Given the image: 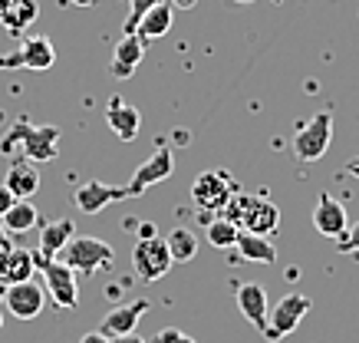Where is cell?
I'll return each mask as SVG.
<instances>
[{"instance_id": "obj_1", "label": "cell", "mask_w": 359, "mask_h": 343, "mask_svg": "<svg viewBox=\"0 0 359 343\" xmlns=\"http://www.w3.org/2000/svg\"><path fill=\"white\" fill-rule=\"evenodd\" d=\"M0 155L30 159L33 166L53 162L60 155V126H33L27 119H17L11 133L0 139Z\"/></svg>"}, {"instance_id": "obj_2", "label": "cell", "mask_w": 359, "mask_h": 343, "mask_svg": "<svg viewBox=\"0 0 359 343\" xmlns=\"http://www.w3.org/2000/svg\"><path fill=\"white\" fill-rule=\"evenodd\" d=\"M60 261L69 264L76 274H96L102 267H112L116 261V251H112V244L99 241L93 234H73L69 244H66L63 251H60Z\"/></svg>"}, {"instance_id": "obj_3", "label": "cell", "mask_w": 359, "mask_h": 343, "mask_svg": "<svg viewBox=\"0 0 359 343\" xmlns=\"http://www.w3.org/2000/svg\"><path fill=\"white\" fill-rule=\"evenodd\" d=\"M33 264L36 271H43V281H46V294L53 297L56 307L63 310H73L79 304V290H76V271L69 264H63L60 257H40L33 251Z\"/></svg>"}, {"instance_id": "obj_4", "label": "cell", "mask_w": 359, "mask_h": 343, "mask_svg": "<svg viewBox=\"0 0 359 343\" xmlns=\"http://www.w3.org/2000/svg\"><path fill=\"white\" fill-rule=\"evenodd\" d=\"M330 142H333V112L323 109L300 126V133L294 135V152L300 162H316L327 155Z\"/></svg>"}, {"instance_id": "obj_5", "label": "cell", "mask_w": 359, "mask_h": 343, "mask_svg": "<svg viewBox=\"0 0 359 343\" xmlns=\"http://www.w3.org/2000/svg\"><path fill=\"white\" fill-rule=\"evenodd\" d=\"M234 191H238V182L224 168H205L191 182V199H195L198 208H205V211H221L231 201Z\"/></svg>"}, {"instance_id": "obj_6", "label": "cell", "mask_w": 359, "mask_h": 343, "mask_svg": "<svg viewBox=\"0 0 359 343\" xmlns=\"http://www.w3.org/2000/svg\"><path fill=\"white\" fill-rule=\"evenodd\" d=\"M172 255H168V244L165 238H139V244L132 248V267L135 274L145 281V284H155L162 281L168 271H172Z\"/></svg>"}, {"instance_id": "obj_7", "label": "cell", "mask_w": 359, "mask_h": 343, "mask_svg": "<svg viewBox=\"0 0 359 343\" xmlns=\"http://www.w3.org/2000/svg\"><path fill=\"white\" fill-rule=\"evenodd\" d=\"M310 307H313V300L306 297V294L290 290V294L280 297V304L267 314V330H264V337H267V340H283V337H290V333L300 327V321L310 314Z\"/></svg>"}, {"instance_id": "obj_8", "label": "cell", "mask_w": 359, "mask_h": 343, "mask_svg": "<svg viewBox=\"0 0 359 343\" xmlns=\"http://www.w3.org/2000/svg\"><path fill=\"white\" fill-rule=\"evenodd\" d=\"M175 172V159H172V149L168 145H158L145 162H142L139 168H135V175H132V182L126 185V191H129V199H139V195H145V191L152 189V185H158V182H165V178Z\"/></svg>"}, {"instance_id": "obj_9", "label": "cell", "mask_w": 359, "mask_h": 343, "mask_svg": "<svg viewBox=\"0 0 359 343\" xmlns=\"http://www.w3.org/2000/svg\"><path fill=\"white\" fill-rule=\"evenodd\" d=\"M43 304H46V290L40 288V284H33V281L4 288V307L11 310L17 321H33V317H40Z\"/></svg>"}, {"instance_id": "obj_10", "label": "cell", "mask_w": 359, "mask_h": 343, "mask_svg": "<svg viewBox=\"0 0 359 343\" xmlns=\"http://www.w3.org/2000/svg\"><path fill=\"white\" fill-rule=\"evenodd\" d=\"M149 300L139 297V300H129V304H119V307H112L106 317H102V327H99V333H106L109 340H116V337H126V333H135V327H139V321L149 314Z\"/></svg>"}, {"instance_id": "obj_11", "label": "cell", "mask_w": 359, "mask_h": 343, "mask_svg": "<svg viewBox=\"0 0 359 343\" xmlns=\"http://www.w3.org/2000/svg\"><path fill=\"white\" fill-rule=\"evenodd\" d=\"M126 199H129L126 185H122V189H112V185L96 182V178H89V182H83L76 189V208L83 211V215H99V211H106L109 205L126 201Z\"/></svg>"}, {"instance_id": "obj_12", "label": "cell", "mask_w": 359, "mask_h": 343, "mask_svg": "<svg viewBox=\"0 0 359 343\" xmlns=\"http://www.w3.org/2000/svg\"><path fill=\"white\" fill-rule=\"evenodd\" d=\"M349 218H346V208H343V201H337L330 191H323L320 199H316V208H313V228L323 238H339V234L349 228Z\"/></svg>"}, {"instance_id": "obj_13", "label": "cell", "mask_w": 359, "mask_h": 343, "mask_svg": "<svg viewBox=\"0 0 359 343\" xmlns=\"http://www.w3.org/2000/svg\"><path fill=\"white\" fill-rule=\"evenodd\" d=\"M33 271H36L33 251H23V248H7V251H0V288H13V284L30 281Z\"/></svg>"}, {"instance_id": "obj_14", "label": "cell", "mask_w": 359, "mask_h": 343, "mask_svg": "<svg viewBox=\"0 0 359 343\" xmlns=\"http://www.w3.org/2000/svg\"><path fill=\"white\" fill-rule=\"evenodd\" d=\"M238 310L248 317L250 327H257V330H267V314H271V307H267V290L261 288V284H254V281H248V284H241L238 288Z\"/></svg>"}, {"instance_id": "obj_15", "label": "cell", "mask_w": 359, "mask_h": 343, "mask_svg": "<svg viewBox=\"0 0 359 343\" xmlns=\"http://www.w3.org/2000/svg\"><path fill=\"white\" fill-rule=\"evenodd\" d=\"M241 228L250 234H261V238H271V234L280 228V208L267 199H250L248 215H244Z\"/></svg>"}, {"instance_id": "obj_16", "label": "cell", "mask_w": 359, "mask_h": 343, "mask_svg": "<svg viewBox=\"0 0 359 343\" xmlns=\"http://www.w3.org/2000/svg\"><path fill=\"white\" fill-rule=\"evenodd\" d=\"M106 122H109V129L119 135L122 142H132V139L139 135L142 116L135 106H129L122 96H116V100H109V106H106Z\"/></svg>"}, {"instance_id": "obj_17", "label": "cell", "mask_w": 359, "mask_h": 343, "mask_svg": "<svg viewBox=\"0 0 359 343\" xmlns=\"http://www.w3.org/2000/svg\"><path fill=\"white\" fill-rule=\"evenodd\" d=\"M4 185L13 191V199H27L30 201L36 191H40V172L30 159H13L11 168H7V178Z\"/></svg>"}, {"instance_id": "obj_18", "label": "cell", "mask_w": 359, "mask_h": 343, "mask_svg": "<svg viewBox=\"0 0 359 343\" xmlns=\"http://www.w3.org/2000/svg\"><path fill=\"white\" fill-rule=\"evenodd\" d=\"M142 56H145V43H142L135 34H126L116 46V53H112V76L116 79H132V73L139 69Z\"/></svg>"}, {"instance_id": "obj_19", "label": "cell", "mask_w": 359, "mask_h": 343, "mask_svg": "<svg viewBox=\"0 0 359 343\" xmlns=\"http://www.w3.org/2000/svg\"><path fill=\"white\" fill-rule=\"evenodd\" d=\"M172 20H175V7L168 4V0H162V4H155L152 11L139 20L135 36H139L142 43H152V40H158V36H165L168 30H172Z\"/></svg>"}, {"instance_id": "obj_20", "label": "cell", "mask_w": 359, "mask_h": 343, "mask_svg": "<svg viewBox=\"0 0 359 343\" xmlns=\"http://www.w3.org/2000/svg\"><path fill=\"white\" fill-rule=\"evenodd\" d=\"M73 234H76V224L69 222V218H60V222H53V224H43L36 255H40V257H56L66 244H69V238H73Z\"/></svg>"}, {"instance_id": "obj_21", "label": "cell", "mask_w": 359, "mask_h": 343, "mask_svg": "<svg viewBox=\"0 0 359 343\" xmlns=\"http://www.w3.org/2000/svg\"><path fill=\"white\" fill-rule=\"evenodd\" d=\"M20 56H23V67L27 69H50L56 63V50H53V40L50 36H27L20 46Z\"/></svg>"}, {"instance_id": "obj_22", "label": "cell", "mask_w": 359, "mask_h": 343, "mask_svg": "<svg viewBox=\"0 0 359 343\" xmlns=\"http://www.w3.org/2000/svg\"><path fill=\"white\" fill-rule=\"evenodd\" d=\"M238 255L244 261H257V264H273L277 261V248L271 244V238H261V234H250L241 228L238 231Z\"/></svg>"}, {"instance_id": "obj_23", "label": "cell", "mask_w": 359, "mask_h": 343, "mask_svg": "<svg viewBox=\"0 0 359 343\" xmlns=\"http://www.w3.org/2000/svg\"><path fill=\"white\" fill-rule=\"evenodd\" d=\"M0 222H4L7 234H23V231H30L33 224L40 222V211H36V205H33V201L17 199V201H13V208L7 211V215H0Z\"/></svg>"}, {"instance_id": "obj_24", "label": "cell", "mask_w": 359, "mask_h": 343, "mask_svg": "<svg viewBox=\"0 0 359 343\" xmlns=\"http://www.w3.org/2000/svg\"><path fill=\"white\" fill-rule=\"evenodd\" d=\"M165 244H168V255H172L175 264H185V261H191L198 255V238L191 228H175L165 238Z\"/></svg>"}, {"instance_id": "obj_25", "label": "cell", "mask_w": 359, "mask_h": 343, "mask_svg": "<svg viewBox=\"0 0 359 343\" xmlns=\"http://www.w3.org/2000/svg\"><path fill=\"white\" fill-rule=\"evenodd\" d=\"M36 17H40V4H36V0H20L11 13L0 17V23H4L11 34H20V30H27V27L36 23Z\"/></svg>"}, {"instance_id": "obj_26", "label": "cell", "mask_w": 359, "mask_h": 343, "mask_svg": "<svg viewBox=\"0 0 359 343\" xmlns=\"http://www.w3.org/2000/svg\"><path fill=\"white\" fill-rule=\"evenodd\" d=\"M238 224L228 222V218H215L208 222V244L211 248H234L238 244Z\"/></svg>"}, {"instance_id": "obj_27", "label": "cell", "mask_w": 359, "mask_h": 343, "mask_svg": "<svg viewBox=\"0 0 359 343\" xmlns=\"http://www.w3.org/2000/svg\"><path fill=\"white\" fill-rule=\"evenodd\" d=\"M155 4H162V0H129V13H126V23H122V30H126V34H135L139 20H142V17H145L149 11H152Z\"/></svg>"}, {"instance_id": "obj_28", "label": "cell", "mask_w": 359, "mask_h": 343, "mask_svg": "<svg viewBox=\"0 0 359 343\" xmlns=\"http://www.w3.org/2000/svg\"><path fill=\"white\" fill-rule=\"evenodd\" d=\"M149 343H198L195 337H188L185 330H178V327H165V330L155 333V340Z\"/></svg>"}, {"instance_id": "obj_29", "label": "cell", "mask_w": 359, "mask_h": 343, "mask_svg": "<svg viewBox=\"0 0 359 343\" xmlns=\"http://www.w3.org/2000/svg\"><path fill=\"white\" fill-rule=\"evenodd\" d=\"M337 248H339V251H359V222L339 234V238H337Z\"/></svg>"}, {"instance_id": "obj_30", "label": "cell", "mask_w": 359, "mask_h": 343, "mask_svg": "<svg viewBox=\"0 0 359 343\" xmlns=\"http://www.w3.org/2000/svg\"><path fill=\"white\" fill-rule=\"evenodd\" d=\"M17 67H23L20 50H13V53H0V69H17Z\"/></svg>"}, {"instance_id": "obj_31", "label": "cell", "mask_w": 359, "mask_h": 343, "mask_svg": "<svg viewBox=\"0 0 359 343\" xmlns=\"http://www.w3.org/2000/svg\"><path fill=\"white\" fill-rule=\"evenodd\" d=\"M13 201H17V199H13V191L0 182V215H7V211L13 208Z\"/></svg>"}, {"instance_id": "obj_32", "label": "cell", "mask_w": 359, "mask_h": 343, "mask_svg": "<svg viewBox=\"0 0 359 343\" xmlns=\"http://www.w3.org/2000/svg\"><path fill=\"white\" fill-rule=\"evenodd\" d=\"M79 343H112L109 337H106V333H99V330H93V333H86V337H83V340Z\"/></svg>"}, {"instance_id": "obj_33", "label": "cell", "mask_w": 359, "mask_h": 343, "mask_svg": "<svg viewBox=\"0 0 359 343\" xmlns=\"http://www.w3.org/2000/svg\"><path fill=\"white\" fill-rule=\"evenodd\" d=\"M7 248H13V238L7 234V228H4V222H0V251H7Z\"/></svg>"}, {"instance_id": "obj_34", "label": "cell", "mask_w": 359, "mask_h": 343, "mask_svg": "<svg viewBox=\"0 0 359 343\" xmlns=\"http://www.w3.org/2000/svg\"><path fill=\"white\" fill-rule=\"evenodd\" d=\"M139 238H158V234H155V224L152 222H142L139 224Z\"/></svg>"}, {"instance_id": "obj_35", "label": "cell", "mask_w": 359, "mask_h": 343, "mask_svg": "<svg viewBox=\"0 0 359 343\" xmlns=\"http://www.w3.org/2000/svg\"><path fill=\"white\" fill-rule=\"evenodd\" d=\"M112 343H149V340H142L139 333H126V337H116Z\"/></svg>"}, {"instance_id": "obj_36", "label": "cell", "mask_w": 359, "mask_h": 343, "mask_svg": "<svg viewBox=\"0 0 359 343\" xmlns=\"http://www.w3.org/2000/svg\"><path fill=\"white\" fill-rule=\"evenodd\" d=\"M195 4H198V0H172V7H175V11H191Z\"/></svg>"}, {"instance_id": "obj_37", "label": "cell", "mask_w": 359, "mask_h": 343, "mask_svg": "<svg viewBox=\"0 0 359 343\" xmlns=\"http://www.w3.org/2000/svg\"><path fill=\"white\" fill-rule=\"evenodd\" d=\"M17 4H20V0H0V17H4V13H11Z\"/></svg>"}, {"instance_id": "obj_38", "label": "cell", "mask_w": 359, "mask_h": 343, "mask_svg": "<svg viewBox=\"0 0 359 343\" xmlns=\"http://www.w3.org/2000/svg\"><path fill=\"white\" fill-rule=\"evenodd\" d=\"M69 4H73V7H96L99 0H69Z\"/></svg>"}, {"instance_id": "obj_39", "label": "cell", "mask_w": 359, "mask_h": 343, "mask_svg": "<svg viewBox=\"0 0 359 343\" xmlns=\"http://www.w3.org/2000/svg\"><path fill=\"white\" fill-rule=\"evenodd\" d=\"M349 172H353V175H359V159H356V162H349Z\"/></svg>"}, {"instance_id": "obj_40", "label": "cell", "mask_w": 359, "mask_h": 343, "mask_svg": "<svg viewBox=\"0 0 359 343\" xmlns=\"http://www.w3.org/2000/svg\"><path fill=\"white\" fill-rule=\"evenodd\" d=\"M0 307H4V288H0ZM0 327H4V314H0Z\"/></svg>"}, {"instance_id": "obj_41", "label": "cell", "mask_w": 359, "mask_h": 343, "mask_svg": "<svg viewBox=\"0 0 359 343\" xmlns=\"http://www.w3.org/2000/svg\"><path fill=\"white\" fill-rule=\"evenodd\" d=\"M234 4H254V0H234Z\"/></svg>"}]
</instances>
